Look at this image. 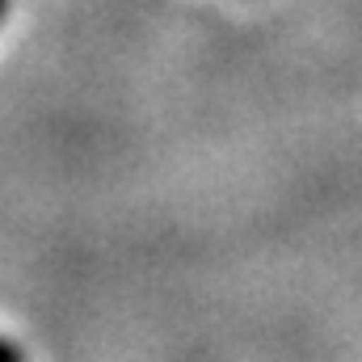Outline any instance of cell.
<instances>
[{
	"label": "cell",
	"instance_id": "obj_1",
	"mask_svg": "<svg viewBox=\"0 0 362 362\" xmlns=\"http://www.w3.org/2000/svg\"><path fill=\"white\" fill-rule=\"evenodd\" d=\"M0 362H21V350L13 341H4V337H0Z\"/></svg>",
	"mask_w": 362,
	"mask_h": 362
}]
</instances>
